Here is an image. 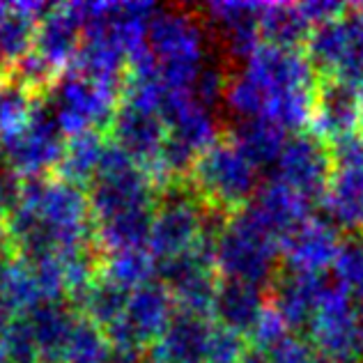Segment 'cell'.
I'll list each match as a JSON object with an SVG mask.
<instances>
[{"instance_id":"cell-2","label":"cell","mask_w":363,"mask_h":363,"mask_svg":"<svg viewBox=\"0 0 363 363\" xmlns=\"http://www.w3.org/2000/svg\"><path fill=\"white\" fill-rule=\"evenodd\" d=\"M198 186L216 203H242L253 186V164L240 147H212L198 161Z\"/></svg>"},{"instance_id":"cell-12","label":"cell","mask_w":363,"mask_h":363,"mask_svg":"<svg viewBox=\"0 0 363 363\" xmlns=\"http://www.w3.org/2000/svg\"><path fill=\"white\" fill-rule=\"evenodd\" d=\"M267 40L279 49H294L308 40V16L299 7H272L262 18Z\"/></svg>"},{"instance_id":"cell-5","label":"cell","mask_w":363,"mask_h":363,"mask_svg":"<svg viewBox=\"0 0 363 363\" xmlns=\"http://www.w3.org/2000/svg\"><path fill=\"white\" fill-rule=\"evenodd\" d=\"M203 225L205 218L198 214L194 200L186 194H179L177 198L164 200L159 214L155 212V223H152L150 237L155 242L159 255L173 257L189 251L191 240L203 235Z\"/></svg>"},{"instance_id":"cell-10","label":"cell","mask_w":363,"mask_h":363,"mask_svg":"<svg viewBox=\"0 0 363 363\" xmlns=\"http://www.w3.org/2000/svg\"><path fill=\"white\" fill-rule=\"evenodd\" d=\"M340 248L336 244L331 228L318 225L313 221H303L297 230L290 235V260L294 269L313 272L329 262L333 253H338Z\"/></svg>"},{"instance_id":"cell-1","label":"cell","mask_w":363,"mask_h":363,"mask_svg":"<svg viewBox=\"0 0 363 363\" xmlns=\"http://www.w3.org/2000/svg\"><path fill=\"white\" fill-rule=\"evenodd\" d=\"M274 242V237L248 216L246 221H237L230 230L221 233L216 246L218 262L230 274V281L255 285L269 274Z\"/></svg>"},{"instance_id":"cell-16","label":"cell","mask_w":363,"mask_h":363,"mask_svg":"<svg viewBox=\"0 0 363 363\" xmlns=\"http://www.w3.org/2000/svg\"><path fill=\"white\" fill-rule=\"evenodd\" d=\"M338 264H340L342 281L352 288L357 306L363 311V240L352 242L345 248H340Z\"/></svg>"},{"instance_id":"cell-14","label":"cell","mask_w":363,"mask_h":363,"mask_svg":"<svg viewBox=\"0 0 363 363\" xmlns=\"http://www.w3.org/2000/svg\"><path fill=\"white\" fill-rule=\"evenodd\" d=\"M106 147L101 145V140L97 138L94 131H83L76 136L74 143H69V147H65L62 155V168L65 173L72 179H83L92 177L99 173L101 159Z\"/></svg>"},{"instance_id":"cell-15","label":"cell","mask_w":363,"mask_h":363,"mask_svg":"<svg viewBox=\"0 0 363 363\" xmlns=\"http://www.w3.org/2000/svg\"><path fill=\"white\" fill-rule=\"evenodd\" d=\"M129 290L124 288V285L111 281L106 276V281L101 285H94L90 288V294H88V311L94 318V322H104L113 327L120 318L124 308H127L129 303Z\"/></svg>"},{"instance_id":"cell-9","label":"cell","mask_w":363,"mask_h":363,"mask_svg":"<svg viewBox=\"0 0 363 363\" xmlns=\"http://www.w3.org/2000/svg\"><path fill=\"white\" fill-rule=\"evenodd\" d=\"M216 315L221 318L223 327L235 333H242L248 329H255L260 320L264 318L262 311V297L255 290V285L230 281L216 290L214 306Z\"/></svg>"},{"instance_id":"cell-7","label":"cell","mask_w":363,"mask_h":363,"mask_svg":"<svg viewBox=\"0 0 363 363\" xmlns=\"http://www.w3.org/2000/svg\"><path fill=\"white\" fill-rule=\"evenodd\" d=\"M116 133L120 150L133 159H150L164 147V136H161V116L143 104H127L122 111H118Z\"/></svg>"},{"instance_id":"cell-8","label":"cell","mask_w":363,"mask_h":363,"mask_svg":"<svg viewBox=\"0 0 363 363\" xmlns=\"http://www.w3.org/2000/svg\"><path fill=\"white\" fill-rule=\"evenodd\" d=\"M361 85L350 81L329 83L320 94V122L322 129L338 138L352 136L363 113Z\"/></svg>"},{"instance_id":"cell-13","label":"cell","mask_w":363,"mask_h":363,"mask_svg":"<svg viewBox=\"0 0 363 363\" xmlns=\"http://www.w3.org/2000/svg\"><path fill=\"white\" fill-rule=\"evenodd\" d=\"M79 46V18L55 14L44 21L42 30V58L51 67L69 58V53Z\"/></svg>"},{"instance_id":"cell-6","label":"cell","mask_w":363,"mask_h":363,"mask_svg":"<svg viewBox=\"0 0 363 363\" xmlns=\"http://www.w3.org/2000/svg\"><path fill=\"white\" fill-rule=\"evenodd\" d=\"M214 331L205 313H175L161 338L159 359L164 363H207Z\"/></svg>"},{"instance_id":"cell-4","label":"cell","mask_w":363,"mask_h":363,"mask_svg":"<svg viewBox=\"0 0 363 363\" xmlns=\"http://www.w3.org/2000/svg\"><path fill=\"white\" fill-rule=\"evenodd\" d=\"M283 186H288L301 198L318 196L324 191L329 177V164L331 157L324 152L318 138L313 136H297L285 147L279 157Z\"/></svg>"},{"instance_id":"cell-11","label":"cell","mask_w":363,"mask_h":363,"mask_svg":"<svg viewBox=\"0 0 363 363\" xmlns=\"http://www.w3.org/2000/svg\"><path fill=\"white\" fill-rule=\"evenodd\" d=\"M347 55V28L342 18L324 21L308 37V62L318 69H340Z\"/></svg>"},{"instance_id":"cell-3","label":"cell","mask_w":363,"mask_h":363,"mask_svg":"<svg viewBox=\"0 0 363 363\" xmlns=\"http://www.w3.org/2000/svg\"><path fill=\"white\" fill-rule=\"evenodd\" d=\"M170 320L173 318H170L168 292L161 285L143 283L129 297L122 318L108 329L122 331L120 336H116L120 345H140V342H147L155 336H164Z\"/></svg>"}]
</instances>
